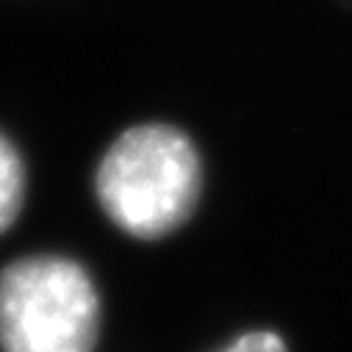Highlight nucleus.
Here are the masks:
<instances>
[{
    "instance_id": "obj_1",
    "label": "nucleus",
    "mask_w": 352,
    "mask_h": 352,
    "mask_svg": "<svg viewBox=\"0 0 352 352\" xmlns=\"http://www.w3.org/2000/svg\"><path fill=\"white\" fill-rule=\"evenodd\" d=\"M203 161L195 142L175 125L128 128L103 153L95 195L106 217L133 239H164L197 208Z\"/></svg>"
},
{
    "instance_id": "obj_2",
    "label": "nucleus",
    "mask_w": 352,
    "mask_h": 352,
    "mask_svg": "<svg viewBox=\"0 0 352 352\" xmlns=\"http://www.w3.org/2000/svg\"><path fill=\"white\" fill-rule=\"evenodd\" d=\"M100 333V297L78 261L28 255L0 272V349L92 352Z\"/></svg>"
},
{
    "instance_id": "obj_3",
    "label": "nucleus",
    "mask_w": 352,
    "mask_h": 352,
    "mask_svg": "<svg viewBox=\"0 0 352 352\" xmlns=\"http://www.w3.org/2000/svg\"><path fill=\"white\" fill-rule=\"evenodd\" d=\"M25 197V166L17 147L0 133V233H6Z\"/></svg>"
},
{
    "instance_id": "obj_4",
    "label": "nucleus",
    "mask_w": 352,
    "mask_h": 352,
    "mask_svg": "<svg viewBox=\"0 0 352 352\" xmlns=\"http://www.w3.org/2000/svg\"><path fill=\"white\" fill-rule=\"evenodd\" d=\"M219 352H289L283 338L278 333L270 330H255V333H244L239 336L233 344H228Z\"/></svg>"
}]
</instances>
